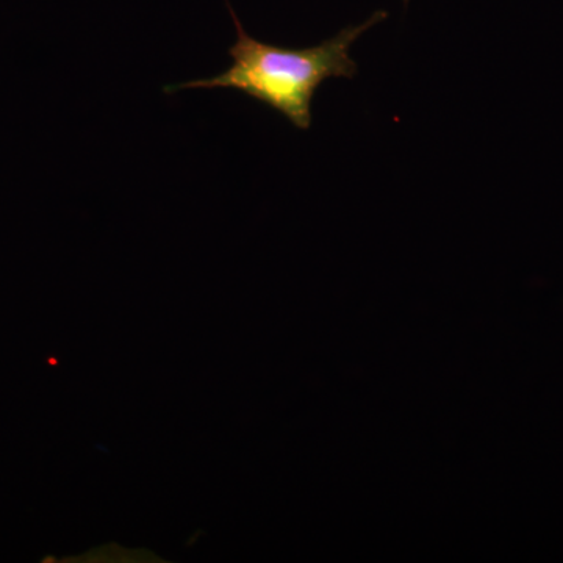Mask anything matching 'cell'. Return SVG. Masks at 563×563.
<instances>
[{"mask_svg": "<svg viewBox=\"0 0 563 563\" xmlns=\"http://www.w3.org/2000/svg\"><path fill=\"white\" fill-rule=\"evenodd\" d=\"M236 27V43L229 49L232 66L211 79L169 85L165 92L192 88H229L257 99L279 111L296 129L307 131L312 125V102L322 81L357 74V63L350 49L358 36L387 18L377 11L365 24L343 29L339 35L307 49H285L252 38L244 31L235 11L229 5Z\"/></svg>", "mask_w": 563, "mask_h": 563, "instance_id": "6da1fadb", "label": "cell"}]
</instances>
